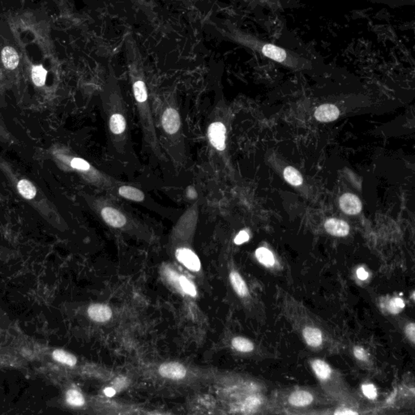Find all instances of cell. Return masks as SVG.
I'll list each match as a JSON object with an SVG mask.
<instances>
[{"label":"cell","instance_id":"1","mask_svg":"<svg viewBox=\"0 0 415 415\" xmlns=\"http://www.w3.org/2000/svg\"><path fill=\"white\" fill-rule=\"evenodd\" d=\"M133 92L135 101L137 102L138 109L140 114V120L142 124L145 139L148 144L152 147L156 153H160L159 146L157 142V135L155 131L154 125L153 121L152 114L149 104V96L147 88L143 81H136L133 84Z\"/></svg>","mask_w":415,"mask_h":415},{"label":"cell","instance_id":"2","mask_svg":"<svg viewBox=\"0 0 415 415\" xmlns=\"http://www.w3.org/2000/svg\"><path fill=\"white\" fill-rule=\"evenodd\" d=\"M123 105L114 104L109 110L108 125L113 142L119 149L124 147L127 139V119Z\"/></svg>","mask_w":415,"mask_h":415},{"label":"cell","instance_id":"3","mask_svg":"<svg viewBox=\"0 0 415 415\" xmlns=\"http://www.w3.org/2000/svg\"><path fill=\"white\" fill-rule=\"evenodd\" d=\"M100 214L106 223L114 228H123L128 225V219L124 212L110 204L100 207Z\"/></svg>","mask_w":415,"mask_h":415},{"label":"cell","instance_id":"4","mask_svg":"<svg viewBox=\"0 0 415 415\" xmlns=\"http://www.w3.org/2000/svg\"><path fill=\"white\" fill-rule=\"evenodd\" d=\"M0 62L6 70L14 71L19 66L21 56L17 47L10 43H2L0 47Z\"/></svg>","mask_w":415,"mask_h":415},{"label":"cell","instance_id":"5","mask_svg":"<svg viewBox=\"0 0 415 415\" xmlns=\"http://www.w3.org/2000/svg\"><path fill=\"white\" fill-rule=\"evenodd\" d=\"M161 125L168 135L178 134L181 128V119L178 109L173 107H167L161 115Z\"/></svg>","mask_w":415,"mask_h":415},{"label":"cell","instance_id":"6","mask_svg":"<svg viewBox=\"0 0 415 415\" xmlns=\"http://www.w3.org/2000/svg\"><path fill=\"white\" fill-rule=\"evenodd\" d=\"M225 126L221 122H214L210 124L208 130V136L211 145L218 151L225 149Z\"/></svg>","mask_w":415,"mask_h":415},{"label":"cell","instance_id":"7","mask_svg":"<svg viewBox=\"0 0 415 415\" xmlns=\"http://www.w3.org/2000/svg\"><path fill=\"white\" fill-rule=\"evenodd\" d=\"M176 258L186 268L193 272H198L200 269V261L193 251L188 248H179L176 251Z\"/></svg>","mask_w":415,"mask_h":415},{"label":"cell","instance_id":"8","mask_svg":"<svg viewBox=\"0 0 415 415\" xmlns=\"http://www.w3.org/2000/svg\"><path fill=\"white\" fill-rule=\"evenodd\" d=\"M159 373L162 377L168 378L171 380H181L187 375V369L181 363L172 362L163 363L161 365Z\"/></svg>","mask_w":415,"mask_h":415},{"label":"cell","instance_id":"9","mask_svg":"<svg viewBox=\"0 0 415 415\" xmlns=\"http://www.w3.org/2000/svg\"><path fill=\"white\" fill-rule=\"evenodd\" d=\"M340 207L345 214L356 215L360 213L363 208L362 202L355 195L346 193L340 198Z\"/></svg>","mask_w":415,"mask_h":415},{"label":"cell","instance_id":"10","mask_svg":"<svg viewBox=\"0 0 415 415\" xmlns=\"http://www.w3.org/2000/svg\"><path fill=\"white\" fill-rule=\"evenodd\" d=\"M340 111L334 105L325 104L319 107L315 112V117L319 122L328 123L332 122L339 117Z\"/></svg>","mask_w":415,"mask_h":415},{"label":"cell","instance_id":"11","mask_svg":"<svg viewBox=\"0 0 415 415\" xmlns=\"http://www.w3.org/2000/svg\"><path fill=\"white\" fill-rule=\"evenodd\" d=\"M325 228L330 235L338 237L347 236L349 232V226L346 221L337 218L328 219L325 221Z\"/></svg>","mask_w":415,"mask_h":415},{"label":"cell","instance_id":"12","mask_svg":"<svg viewBox=\"0 0 415 415\" xmlns=\"http://www.w3.org/2000/svg\"><path fill=\"white\" fill-rule=\"evenodd\" d=\"M89 317L97 322H107L111 318L112 311L110 307L105 304H93L88 307Z\"/></svg>","mask_w":415,"mask_h":415},{"label":"cell","instance_id":"13","mask_svg":"<svg viewBox=\"0 0 415 415\" xmlns=\"http://www.w3.org/2000/svg\"><path fill=\"white\" fill-rule=\"evenodd\" d=\"M313 396L310 393L304 390H299L294 392L290 395L289 398V402L292 406L297 407L306 406L312 403Z\"/></svg>","mask_w":415,"mask_h":415},{"label":"cell","instance_id":"14","mask_svg":"<svg viewBox=\"0 0 415 415\" xmlns=\"http://www.w3.org/2000/svg\"><path fill=\"white\" fill-rule=\"evenodd\" d=\"M304 337L306 343L311 347H319L322 345L323 335L320 330L316 328H304Z\"/></svg>","mask_w":415,"mask_h":415},{"label":"cell","instance_id":"15","mask_svg":"<svg viewBox=\"0 0 415 415\" xmlns=\"http://www.w3.org/2000/svg\"><path fill=\"white\" fill-rule=\"evenodd\" d=\"M311 367L316 376L321 380H326L332 374V369L325 361L316 359L311 362Z\"/></svg>","mask_w":415,"mask_h":415},{"label":"cell","instance_id":"16","mask_svg":"<svg viewBox=\"0 0 415 415\" xmlns=\"http://www.w3.org/2000/svg\"><path fill=\"white\" fill-rule=\"evenodd\" d=\"M119 194L125 199H130L132 201H143L145 198L142 191L131 186H121L119 188Z\"/></svg>","mask_w":415,"mask_h":415},{"label":"cell","instance_id":"17","mask_svg":"<svg viewBox=\"0 0 415 415\" xmlns=\"http://www.w3.org/2000/svg\"><path fill=\"white\" fill-rule=\"evenodd\" d=\"M230 283L232 284L233 288L240 296L246 297L248 294V289L244 280L240 276V273L232 271L230 274Z\"/></svg>","mask_w":415,"mask_h":415},{"label":"cell","instance_id":"18","mask_svg":"<svg viewBox=\"0 0 415 415\" xmlns=\"http://www.w3.org/2000/svg\"><path fill=\"white\" fill-rule=\"evenodd\" d=\"M47 77V71L44 68L42 64L33 65L31 68V78L33 84L38 87L45 86Z\"/></svg>","mask_w":415,"mask_h":415},{"label":"cell","instance_id":"19","mask_svg":"<svg viewBox=\"0 0 415 415\" xmlns=\"http://www.w3.org/2000/svg\"><path fill=\"white\" fill-rule=\"evenodd\" d=\"M17 189L20 194L27 199H33L37 194V190L34 185L26 179H22L18 182Z\"/></svg>","mask_w":415,"mask_h":415},{"label":"cell","instance_id":"20","mask_svg":"<svg viewBox=\"0 0 415 415\" xmlns=\"http://www.w3.org/2000/svg\"><path fill=\"white\" fill-rule=\"evenodd\" d=\"M256 256L259 262L263 265L273 266L275 263V258L273 253L265 247H260L256 250Z\"/></svg>","mask_w":415,"mask_h":415},{"label":"cell","instance_id":"21","mask_svg":"<svg viewBox=\"0 0 415 415\" xmlns=\"http://www.w3.org/2000/svg\"><path fill=\"white\" fill-rule=\"evenodd\" d=\"M284 178L289 184L293 186H300L303 183V177L301 174L292 166H288L284 171Z\"/></svg>","mask_w":415,"mask_h":415},{"label":"cell","instance_id":"22","mask_svg":"<svg viewBox=\"0 0 415 415\" xmlns=\"http://www.w3.org/2000/svg\"><path fill=\"white\" fill-rule=\"evenodd\" d=\"M232 346L235 349H237L238 351L243 352V353L252 352L254 349L253 343L249 340L242 337H235L232 340Z\"/></svg>","mask_w":415,"mask_h":415},{"label":"cell","instance_id":"23","mask_svg":"<svg viewBox=\"0 0 415 415\" xmlns=\"http://www.w3.org/2000/svg\"><path fill=\"white\" fill-rule=\"evenodd\" d=\"M53 358H55V360L60 362V363H64L66 365L73 366L76 364V358L75 356L72 355L71 353L64 351L63 349H56L53 353Z\"/></svg>","mask_w":415,"mask_h":415},{"label":"cell","instance_id":"24","mask_svg":"<svg viewBox=\"0 0 415 415\" xmlns=\"http://www.w3.org/2000/svg\"><path fill=\"white\" fill-rule=\"evenodd\" d=\"M66 401L72 406H82L85 404L83 395L75 389H71L66 393Z\"/></svg>","mask_w":415,"mask_h":415},{"label":"cell","instance_id":"25","mask_svg":"<svg viewBox=\"0 0 415 415\" xmlns=\"http://www.w3.org/2000/svg\"><path fill=\"white\" fill-rule=\"evenodd\" d=\"M178 282L180 284L181 287L183 289V291L185 292L186 294H189L190 296H197V289L195 286L194 284L188 280V278L184 276H180L178 278Z\"/></svg>","mask_w":415,"mask_h":415},{"label":"cell","instance_id":"26","mask_svg":"<svg viewBox=\"0 0 415 415\" xmlns=\"http://www.w3.org/2000/svg\"><path fill=\"white\" fill-rule=\"evenodd\" d=\"M71 166L72 168L82 171H88L91 168L90 164L81 158H73L71 160Z\"/></svg>","mask_w":415,"mask_h":415},{"label":"cell","instance_id":"27","mask_svg":"<svg viewBox=\"0 0 415 415\" xmlns=\"http://www.w3.org/2000/svg\"><path fill=\"white\" fill-rule=\"evenodd\" d=\"M362 391L368 399L375 400L377 396V389L372 384H364L362 386Z\"/></svg>","mask_w":415,"mask_h":415},{"label":"cell","instance_id":"28","mask_svg":"<svg viewBox=\"0 0 415 415\" xmlns=\"http://www.w3.org/2000/svg\"><path fill=\"white\" fill-rule=\"evenodd\" d=\"M404 307H405V303L400 298H396V299H393L390 302L389 310H390L392 313H398L400 310L404 308Z\"/></svg>","mask_w":415,"mask_h":415},{"label":"cell","instance_id":"29","mask_svg":"<svg viewBox=\"0 0 415 415\" xmlns=\"http://www.w3.org/2000/svg\"><path fill=\"white\" fill-rule=\"evenodd\" d=\"M249 235L247 231L242 230L238 234L237 236L235 239V243L237 245H241L244 242H247L249 240Z\"/></svg>","mask_w":415,"mask_h":415},{"label":"cell","instance_id":"30","mask_svg":"<svg viewBox=\"0 0 415 415\" xmlns=\"http://www.w3.org/2000/svg\"><path fill=\"white\" fill-rule=\"evenodd\" d=\"M353 353H354V356H355L356 358L359 359V360L365 361L368 358L365 349H363L361 347H355L354 349H353Z\"/></svg>","mask_w":415,"mask_h":415},{"label":"cell","instance_id":"31","mask_svg":"<svg viewBox=\"0 0 415 415\" xmlns=\"http://www.w3.org/2000/svg\"><path fill=\"white\" fill-rule=\"evenodd\" d=\"M415 325L414 324H411L406 327V334L412 342H415Z\"/></svg>","mask_w":415,"mask_h":415},{"label":"cell","instance_id":"32","mask_svg":"<svg viewBox=\"0 0 415 415\" xmlns=\"http://www.w3.org/2000/svg\"><path fill=\"white\" fill-rule=\"evenodd\" d=\"M357 276L358 278L362 281H365L368 279V273L363 268H359L357 270Z\"/></svg>","mask_w":415,"mask_h":415},{"label":"cell","instance_id":"33","mask_svg":"<svg viewBox=\"0 0 415 415\" xmlns=\"http://www.w3.org/2000/svg\"><path fill=\"white\" fill-rule=\"evenodd\" d=\"M104 393L106 394L107 396H113L114 394H115V390H114V389H111V388L106 389L104 390Z\"/></svg>","mask_w":415,"mask_h":415}]
</instances>
